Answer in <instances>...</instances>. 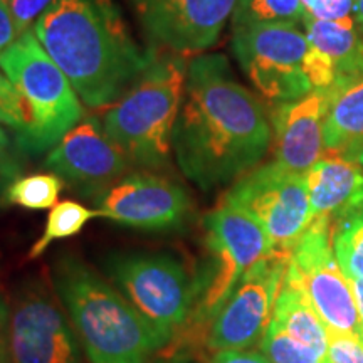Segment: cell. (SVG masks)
<instances>
[{
  "mask_svg": "<svg viewBox=\"0 0 363 363\" xmlns=\"http://www.w3.org/2000/svg\"><path fill=\"white\" fill-rule=\"evenodd\" d=\"M355 17H357L358 30H360L363 38V0H355Z\"/></svg>",
  "mask_w": 363,
  "mask_h": 363,
  "instance_id": "obj_36",
  "label": "cell"
},
{
  "mask_svg": "<svg viewBox=\"0 0 363 363\" xmlns=\"http://www.w3.org/2000/svg\"><path fill=\"white\" fill-rule=\"evenodd\" d=\"M11 7L17 30L22 35L34 27L35 22L45 12L54 0H7Z\"/></svg>",
  "mask_w": 363,
  "mask_h": 363,
  "instance_id": "obj_30",
  "label": "cell"
},
{
  "mask_svg": "<svg viewBox=\"0 0 363 363\" xmlns=\"http://www.w3.org/2000/svg\"><path fill=\"white\" fill-rule=\"evenodd\" d=\"M33 30L89 108L116 103L157 56L133 39L115 0H54Z\"/></svg>",
  "mask_w": 363,
  "mask_h": 363,
  "instance_id": "obj_2",
  "label": "cell"
},
{
  "mask_svg": "<svg viewBox=\"0 0 363 363\" xmlns=\"http://www.w3.org/2000/svg\"><path fill=\"white\" fill-rule=\"evenodd\" d=\"M0 69L16 88L24 108L26 125L16 133L24 153L38 155L54 148L81 121L84 111L78 93L33 29L0 54Z\"/></svg>",
  "mask_w": 363,
  "mask_h": 363,
  "instance_id": "obj_5",
  "label": "cell"
},
{
  "mask_svg": "<svg viewBox=\"0 0 363 363\" xmlns=\"http://www.w3.org/2000/svg\"><path fill=\"white\" fill-rule=\"evenodd\" d=\"M350 284H352L353 294H355L358 318H360V323L363 328V279H350Z\"/></svg>",
  "mask_w": 363,
  "mask_h": 363,
  "instance_id": "obj_35",
  "label": "cell"
},
{
  "mask_svg": "<svg viewBox=\"0 0 363 363\" xmlns=\"http://www.w3.org/2000/svg\"><path fill=\"white\" fill-rule=\"evenodd\" d=\"M261 353L271 363H330L326 357L288 335L274 320L259 342Z\"/></svg>",
  "mask_w": 363,
  "mask_h": 363,
  "instance_id": "obj_25",
  "label": "cell"
},
{
  "mask_svg": "<svg viewBox=\"0 0 363 363\" xmlns=\"http://www.w3.org/2000/svg\"><path fill=\"white\" fill-rule=\"evenodd\" d=\"M62 185H65V180L56 174L21 177L9 185L2 201L9 206H21L33 208V211L49 208L57 202Z\"/></svg>",
  "mask_w": 363,
  "mask_h": 363,
  "instance_id": "obj_24",
  "label": "cell"
},
{
  "mask_svg": "<svg viewBox=\"0 0 363 363\" xmlns=\"http://www.w3.org/2000/svg\"><path fill=\"white\" fill-rule=\"evenodd\" d=\"M203 224L214 261L206 281L197 284V310L189 318L195 330L212 323L246 271L276 251L259 222L225 202L208 212Z\"/></svg>",
  "mask_w": 363,
  "mask_h": 363,
  "instance_id": "obj_8",
  "label": "cell"
},
{
  "mask_svg": "<svg viewBox=\"0 0 363 363\" xmlns=\"http://www.w3.org/2000/svg\"><path fill=\"white\" fill-rule=\"evenodd\" d=\"M286 333L328 358V328L313 308L296 267L288 264L272 318Z\"/></svg>",
  "mask_w": 363,
  "mask_h": 363,
  "instance_id": "obj_18",
  "label": "cell"
},
{
  "mask_svg": "<svg viewBox=\"0 0 363 363\" xmlns=\"http://www.w3.org/2000/svg\"><path fill=\"white\" fill-rule=\"evenodd\" d=\"M115 288L147 321L162 347L180 333L194 311L197 286L170 254L116 252L104 261Z\"/></svg>",
  "mask_w": 363,
  "mask_h": 363,
  "instance_id": "obj_7",
  "label": "cell"
},
{
  "mask_svg": "<svg viewBox=\"0 0 363 363\" xmlns=\"http://www.w3.org/2000/svg\"><path fill=\"white\" fill-rule=\"evenodd\" d=\"M22 155L24 152L17 143L16 133L12 136L4 123H0V201L4 199L9 185L21 179Z\"/></svg>",
  "mask_w": 363,
  "mask_h": 363,
  "instance_id": "obj_26",
  "label": "cell"
},
{
  "mask_svg": "<svg viewBox=\"0 0 363 363\" xmlns=\"http://www.w3.org/2000/svg\"><path fill=\"white\" fill-rule=\"evenodd\" d=\"M305 13L301 0H238L233 13V26H296L303 24Z\"/></svg>",
  "mask_w": 363,
  "mask_h": 363,
  "instance_id": "obj_22",
  "label": "cell"
},
{
  "mask_svg": "<svg viewBox=\"0 0 363 363\" xmlns=\"http://www.w3.org/2000/svg\"><path fill=\"white\" fill-rule=\"evenodd\" d=\"M128 158L96 118L81 120L51 150L45 167L83 194H101L126 170Z\"/></svg>",
  "mask_w": 363,
  "mask_h": 363,
  "instance_id": "obj_15",
  "label": "cell"
},
{
  "mask_svg": "<svg viewBox=\"0 0 363 363\" xmlns=\"http://www.w3.org/2000/svg\"><path fill=\"white\" fill-rule=\"evenodd\" d=\"M333 251L348 279H363V207L333 220Z\"/></svg>",
  "mask_w": 363,
  "mask_h": 363,
  "instance_id": "obj_21",
  "label": "cell"
},
{
  "mask_svg": "<svg viewBox=\"0 0 363 363\" xmlns=\"http://www.w3.org/2000/svg\"><path fill=\"white\" fill-rule=\"evenodd\" d=\"M233 51L254 88L269 103L294 101L337 84L331 59L296 26L234 27Z\"/></svg>",
  "mask_w": 363,
  "mask_h": 363,
  "instance_id": "obj_6",
  "label": "cell"
},
{
  "mask_svg": "<svg viewBox=\"0 0 363 363\" xmlns=\"http://www.w3.org/2000/svg\"><path fill=\"white\" fill-rule=\"evenodd\" d=\"M11 310L0 293V363H12L11 362Z\"/></svg>",
  "mask_w": 363,
  "mask_h": 363,
  "instance_id": "obj_32",
  "label": "cell"
},
{
  "mask_svg": "<svg viewBox=\"0 0 363 363\" xmlns=\"http://www.w3.org/2000/svg\"><path fill=\"white\" fill-rule=\"evenodd\" d=\"M52 281L91 363H147L162 348L128 299L78 257H59Z\"/></svg>",
  "mask_w": 363,
  "mask_h": 363,
  "instance_id": "obj_3",
  "label": "cell"
},
{
  "mask_svg": "<svg viewBox=\"0 0 363 363\" xmlns=\"http://www.w3.org/2000/svg\"><path fill=\"white\" fill-rule=\"evenodd\" d=\"M335 88L315 89L306 96L274 104L271 111L276 162L305 175L325 153V120Z\"/></svg>",
  "mask_w": 363,
  "mask_h": 363,
  "instance_id": "obj_16",
  "label": "cell"
},
{
  "mask_svg": "<svg viewBox=\"0 0 363 363\" xmlns=\"http://www.w3.org/2000/svg\"><path fill=\"white\" fill-rule=\"evenodd\" d=\"M99 217L143 230L180 225L190 211L187 192L155 175H130L96 197Z\"/></svg>",
  "mask_w": 363,
  "mask_h": 363,
  "instance_id": "obj_14",
  "label": "cell"
},
{
  "mask_svg": "<svg viewBox=\"0 0 363 363\" xmlns=\"http://www.w3.org/2000/svg\"><path fill=\"white\" fill-rule=\"evenodd\" d=\"M0 123L11 126L13 133H19L26 125L24 108L19 94L2 69H0Z\"/></svg>",
  "mask_w": 363,
  "mask_h": 363,
  "instance_id": "obj_29",
  "label": "cell"
},
{
  "mask_svg": "<svg viewBox=\"0 0 363 363\" xmlns=\"http://www.w3.org/2000/svg\"><path fill=\"white\" fill-rule=\"evenodd\" d=\"M136 19L162 48L177 54L211 49L238 0H128Z\"/></svg>",
  "mask_w": 363,
  "mask_h": 363,
  "instance_id": "obj_13",
  "label": "cell"
},
{
  "mask_svg": "<svg viewBox=\"0 0 363 363\" xmlns=\"http://www.w3.org/2000/svg\"><path fill=\"white\" fill-rule=\"evenodd\" d=\"M212 363H271L261 352L249 350H229L217 352Z\"/></svg>",
  "mask_w": 363,
  "mask_h": 363,
  "instance_id": "obj_33",
  "label": "cell"
},
{
  "mask_svg": "<svg viewBox=\"0 0 363 363\" xmlns=\"http://www.w3.org/2000/svg\"><path fill=\"white\" fill-rule=\"evenodd\" d=\"M224 202L259 222L278 251L291 252L315 219L305 175L288 170L276 160L235 180Z\"/></svg>",
  "mask_w": 363,
  "mask_h": 363,
  "instance_id": "obj_9",
  "label": "cell"
},
{
  "mask_svg": "<svg viewBox=\"0 0 363 363\" xmlns=\"http://www.w3.org/2000/svg\"><path fill=\"white\" fill-rule=\"evenodd\" d=\"M272 140L261 99L235 79L222 54L189 62L172 150L199 189L212 190L256 169Z\"/></svg>",
  "mask_w": 363,
  "mask_h": 363,
  "instance_id": "obj_1",
  "label": "cell"
},
{
  "mask_svg": "<svg viewBox=\"0 0 363 363\" xmlns=\"http://www.w3.org/2000/svg\"><path fill=\"white\" fill-rule=\"evenodd\" d=\"M330 363H363V333L328 328Z\"/></svg>",
  "mask_w": 363,
  "mask_h": 363,
  "instance_id": "obj_27",
  "label": "cell"
},
{
  "mask_svg": "<svg viewBox=\"0 0 363 363\" xmlns=\"http://www.w3.org/2000/svg\"><path fill=\"white\" fill-rule=\"evenodd\" d=\"M325 148L342 150L363 138V74L335 91L325 120Z\"/></svg>",
  "mask_w": 363,
  "mask_h": 363,
  "instance_id": "obj_20",
  "label": "cell"
},
{
  "mask_svg": "<svg viewBox=\"0 0 363 363\" xmlns=\"http://www.w3.org/2000/svg\"><path fill=\"white\" fill-rule=\"evenodd\" d=\"M291 252L278 251L256 262L235 284L208 331L211 350H247L261 342L272 318Z\"/></svg>",
  "mask_w": 363,
  "mask_h": 363,
  "instance_id": "obj_11",
  "label": "cell"
},
{
  "mask_svg": "<svg viewBox=\"0 0 363 363\" xmlns=\"http://www.w3.org/2000/svg\"><path fill=\"white\" fill-rule=\"evenodd\" d=\"M99 217L96 208H88L81 206L78 202L65 201L59 202L57 206L52 207L51 214L45 222L44 233L35 240L34 246L29 251V259H35L48 249L54 240L71 238V235L79 234L83 227L88 224L91 219Z\"/></svg>",
  "mask_w": 363,
  "mask_h": 363,
  "instance_id": "obj_23",
  "label": "cell"
},
{
  "mask_svg": "<svg viewBox=\"0 0 363 363\" xmlns=\"http://www.w3.org/2000/svg\"><path fill=\"white\" fill-rule=\"evenodd\" d=\"M305 179L313 217L335 220L363 207V167L340 150H325Z\"/></svg>",
  "mask_w": 363,
  "mask_h": 363,
  "instance_id": "obj_17",
  "label": "cell"
},
{
  "mask_svg": "<svg viewBox=\"0 0 363 363\" xmlns=\"http://www.w3.org/2000/svg\"><path fill=\"white\" fill-rule=\"evenodd\" d=\"M305 34L310 43L326 54L337 69L335 91L363 74V38L357 26L320 21L305 13Z\"/></svg>",
  "mask_w": 363,
  "mask_h": 363,
  "instance_id": "obj_19",
  "label": "cell"
},
{
  "mask_svg": "<svg viewBox=\"0 0 363 363\" xmlns=\"http://www.w3.org/2000/svg\"><path fill=\"white\" fill-rule=\"evenodd\" d=\"M19 35L21 34L17 30L9 2L7 0H0V54L6 51L9 45L16 43Z\"/></svg>",
  "mask_w": 363,
  "mask_h": 363,
  "instance_id": "obj_31",
  "label": "cell"
},
{
  "mask_svg": "<svg viewBox=\"0 0 363 363\" xmlns=\"http://www.w3.org/2000/svg\"><path fill=\"white\" fill-rule=\"evenodd\" d=\"M187 67L182 54L157 52L133 86L104 113L106 135L136 165L162 169L169 163Z\"/></svg>",
  "mask_w": 363,
  "mask_h": 363,
  "instance_id": "obj_4",
  "label": "cell"
},
{
  "mask_svg": "<svg viewBox=\"0 0 363 363\" xmlns=\"http://www.w3.org/2000/svg\"><path fill=\"white\" fill-rule=\"evenodd\" d=\"M289 262L296 267L308 298L326 328L363 333L350 279L333 251V219L315 217L291 249Z\"/></svg>",
  "mask_w": 363,
  "mask_h": 363,
  "instance_id": "obj_10",
  "label": "cell"
},
{
  "mask_svg": "<svg viewBox=\"0 0 363 363\" xmlns=\"http://www.w3.org/2000/svg\"><path fill=\"white\" fill-rule=\"evenodd\" d=\"M308 16L320 21L357 26L355 0H301Z\"/></svg>",
  "mask_w": 363,
  "mask_h": 363,
  "instance_id": "obj_28",
  "label": "cell"
},
{
  "mask_svg": "<svg viewBox=\"0 0 363 363\" xmlns=\"http://www.w3.org/2000/svg\"><path fill=\"white\" fill-rule=\"evenodd\" d=\"M76 330L51 291L29 283L11 306L12 363H81Z\"/></svg>",
  "mask_w": 363,
  "mask_h": 363,
  "instance_id": "obj_12",
  "label": "cell"
},
{
  "mask_svg": "<svg viewBox=\"0 0 363 363\" xmlns=\"http://www.w3.org/2000/svg\"><path fill=\"white\" fill-rule=\"evenodd\" d=\"M340 152H342L343 155L348 158V160L355 162L360 167H363V138L357 140V142H353L350 145H347V147L340 150Z\"/></svg>",
  "mask_w": 363,
  "mask_h": 363,
  "instance_id": "obj_34",
  "label": "cell"
}]
</instances>
